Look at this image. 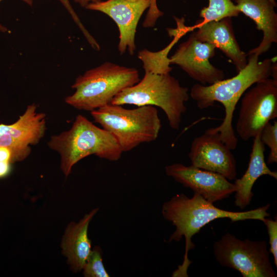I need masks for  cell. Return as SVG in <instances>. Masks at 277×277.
<instances>
[{
  "label": "cell",
  "instance_id": "4",
  "mask_svg": "<svg viewBox=\"0 0 277 277\" xmlns=\"http://www.w3.org/2000/svg\"><path fill=\"white\" fill-rule=\"evenodd\" d=\"M50 148L61 156V168L66 176L73 166L83 158L95 155L110 161H118L123 153L115 137L108 131L78 115L71 128L52 135Z\"/></svg>",
  "mask_w": 277,
  "mask_h": 277
},
{
  "label": "cell",
  "instance_id": "5",
  "mask_svg": "<svg viewBox=\"0 0 277 277\" xmlns=\"http://www.w3.org/2000/svg\"><path fill=\"white\" fill-rule=\"evenodd\" d=\"M140 80L136 69L105 62L78 76L71 86L75 92L65 101L77 109L91 111L110 104L118 93Z\"/></svg>",
  "mask_w": 277,
  "mask_h": 277
},
{
  "label": "cell",
  "instance_id": "19",
  "mask_svg": "<svg viewBox=\"0 0 277 277\" xmlns=\"http://www.w3.org/2000/svg\"><path fill=\"white\" fill-rule=\"evenodd\" d=\"M85 277H109L103 262L102 251L99 246L91 249L82 269Z\"/></svg>",
  "mask_w": 277,
  "mask_h": 277
},
{
  "label": "cell",
  "instance_id": "25",
  "mask_svg": "<svg viewBox=\"0 0 277 277\" xmlns=\"http://www.w3.org/2000/svg\"><path fill=\"white\" fill-rule=\"evenodd\" d=\"M75 3L78 4L81 7L86 8L88 4L101 1V0H73Z\"/></svg>",
  "mask_w": 277,
  "mask_h": 277
},
{
  "label": "cell",
  "instance_id": "10",
  "mask_svg": "<svg viewBox=\"0 0 277 277\" xmlns=\"http://www.w3.org/2000/svg\"><path fill=\"white\" fill-rule=\"evenodd\" d=\"M36 109L34 104L30 105L14 123L0 124V147L11 150L14 162L25 159L31 152L30 145L38 143L44 135L46 115Z\"/></svg>",
  "mask_w": 277,
  "mask_h": 277
},
{
  "label": "cell",
  "instance_id": "17",
  "mask_svg": "<svg viewBox=\"0 0 277 277\" xmlns=\"http://www.w3.org/2000/svg\"><path fill=\"white\" fill-rule=\"evenodd\" d=\"M253 138L248 168L243 176L234 183L236 187L234 203L241 209L250 204L253 196L252 187L260 176L268 175L277 179V172L271 171L265 162V145L260 140V133Z\"/></svg>",
  "mask_w": 277,
  "mask_h": 277
},
{
  "label": "cell",
  "instance_id": "11",
  "mask_svg": "<svg viewBox=\"0 0 277 277\" xmlns=\"http://www.w3.org/2000/svg\"><path fill=\"white\" fill-rule=\"evenodd\" d=\"M215 47L201 42L190 35L169 57L170 64L179 66L193 80L204 85H212L225 78L223 70L209 61L215 55Z\"/></svg>",
  "mask_w": 277,
  "mask_h": 277
},
{
  "label": "cell",
  "instance_id": "23",
  "mask_svg": "<svg viewBox=\"0 0 277 277\" xmlns=\"http://www.w3.org/2000/svg\"><path fill=\"white\" fill-rule=\"evenodd\" d=\"M0 162L10 164L14 162L12 152L10 149L5 147H0Z\"/></svg>",
  "mask_w": 277,
  "mask_h": 277
},
{
  "label": "cell",
  "instance_id": "24",
  "mask_svg": "<svg viewBox=\"0 0 277 277\" xmlns=\"http://www.w3.org/2000/svg\"><path fill=\"white\" fill-rule=\"evenodd\" d=\"M10 163L0 162V178L7 176L10 172Z\"/></svg>",
  "mask_w": 277,
  "mask_h": 277
},
{
  "label": "cell",
  "instance_id": "3",
  "mask_svg": "<svg viewBox=\"0 0 277 277\" xmlns=\"http://www.w3.org/2000/svg\"><path fill=\"white\" fill-rule=\"evenodd\" d=\"M247 64L237 75L223 80L212 85L196 84L190 90V96L200 109L212 106L215 102L221 103L225 109V117L222 124L207 129L218 132L222 141L231 150L237 146L236 137L232 126L233 113L237 103L242 95L256 83L271 77L276 57L259 61V56L254 53L247 54Z\"/></svg>",
  "mask_w": 277,
  "mask_h": 277
},
{
  "label": "cell",
  "instance_id": "16",
  "mask_svg": "<svg viewBox=\"0 0 277 277\" xmlns=\"http://www.w3.org/2000/svg\"><path fill=\"white\" fill-rule=\"evenodd\" d=\"M98 211L97 208L93 209L77 223L71 222L65 230L61 247L63 253L74 272L82 271L91 252V242L88 235V229Z\"/></svg>",
  "mask_w": 277,
  "mask_h": 277
},
{
  "label": "cell",
  "instance_id": "15",
  "mask_svg": "<svg viewBox=\"0 0 277 277\" xmlns=\"http://www.w3.org/2000/svg\"><path fill=\"white\" fill-rule=\"evenodd\" d=\"M240 12L253 19L263 36L259 45L248 52L258 56L277 43V14L275 6L268 0H234Z\"/></svg>",
  "mask_w": 277,
  "mask_h": 277
},
{
  "label": "cell",
  "instance_id": "8",
  "mask_svg": "<svg viewBox=\"0 0 277 277\" xmlns=\"http://www.w3.org/2000/svg\"><path fill=\"white\" fill-rule=\"evenodd\" d=\"M244 94L236 130L242 140L247 141L277 117V81L268 78L257 82Z\"/></svg>",
  "mask_w": 277,
  "mask_h": 277
},
{
  "label": "cell",
  "instance_id": "21",
  "mask_svg": "<svg viewBox=\"0 0 277 277\" xmlns=\"http://www.w3.org/2000/svg\"><path fill=\"white\" fill-rule=\"evenodd\" d=\"M263 222L266 225L269 235V243L270 244L269 252L273 256V263L277 267V220L270 218H265Z\"/></svg>",
  "mask_w": 277,
  "mask_h": 277
},
{
  "label": "cell",
  "instance_id": "9",
  "mask_svg": "<svg viewBox=\"0 0 277 277\" xmlns=\"http://www.w3.org/2000/svg\"><path fill=\"white\" fill-rule=\"evenodd\" d=\"M150 7L147 15L153 19L163 15L156 7V0H107L90 3L86 9L103 12L116 24L119 32L118 50L122 54L128 49L133 55L136 49L135 36L139 20Z\"/></svg>",
  "mask_w": 277,
  "mask_h": 277
},
{
  "label": "cell",
  "instance_id": "20",
  "mask_svg": "<svg viewBox=\"0 0 277 277\" xmlns=\"http://www.w3.org/2000/svg\"><path fill=\"white\" fill-rule=\"evenodd\" d=\"M260 140L270 149L267 163L271 164L277 162V122L268 123L260 132Z\"/></svg>",
  "mask_w": 277,
  "mask_h": 277
},
{
  "label": "cell",
  "instance_id": "2",
  "mask_svg": "<svg viewBox=\"0 0 277 277\" xmlns=\"http://www.w3.org/2000/svg\"><path fill=\"white\" fill-rule=\"evenodd\" d=\"M269 206L268 204L248 211H228L216 207L213 203L196 193H194L191 197L183 193L178 194L165 202L162 205V214L164 219L175 227L168 242H179L183 236L185 240L183 263L173 272L172 276H188L187 270L191 261L188 258V253L195 247L191 239L204 226L220 218L229 219L232 222L246 220H258L263 222L265 218L270 215L267 212Z\"/></svg>",
  "mask_w": 277,
  "mask_h": 277
},
{
  "label": "cell",
  "instance_id": "22",
  "mask_svg": "<svg viewBox=\"0 0 277 277\" xmlns=\"http://www.w3.org/2000/svg\"><path fill=\"white\" fill-rule=\"evenodd\" d=\"M63 5V6L66 8L67 11L70 14L72 18L73 19L74 22L77 25L78 28L80 29L84 35L86 37L88 43L92 46H94L96 44V40L94 37L91 35V34L88 32V31L85 28L84 26L82 23L79 17H78L77 14L74 11L73 8H72L69 0H58Z\"/></svg>",
  "mask_w": 277,
  "mask_h": 277
},
{
  "label": "cell",
  "instance_id": "6",
  "mask_svg": "<svg viewBox=\"0 0 277 277\" xmlns=\"http://www.w3.org/2000/svg\"><path fill=\"white\" fill-rule=\"evenodd\" d=\"M90 113L96 123L115 137L123 152L155 141L161 128L158 111L153 106L126 109L109 104Z\"/></svg>",
  "mask_w": 277,
  "mask_h": 277
},
{
  "label": "cell",
  "instance_id": "27",
  "mask_svg": "<svg viewBox=\"0 0 277 277\" xmlns=\"http://www.w3.org/2000/svg\"><path fill=\"white\" fill-rule=\"evenodd\" d=\"M270 3H271L275 7H276V4L275 2V0H268Z\"/></svg>",
  "mask_w": 277,
  "mask_h": 277
},
{
  "label": "cell",
  "instance_id": "1",
  "mask_svg": "<svg viewBox=\"0 0 277 277\" xmlns=\"http://www.w3.org/2000/svg\"><path fill=\"white\" fill-rule=\"evenodd\" d=\"M173 37L169 45L160 51L144 49L138 52V57L145 70L143 78L118 93L110 104L159 107L164 111L170 127L178 130L182 115L186 111L185 103L189 95L188 89L181 86L178 80L170 74L172 68L168 54L180 38L178 35Z\"/></svg>",
  "mask_w": 277,
  "mask_h": 277
},
{
  "label": "cell",
  "instance_id": "18",
  "mask_svg": "<svg viewBox=\"0 0 277 277\" xmlns=\"http://www.w3.org/2000/svg\"><path fill=\"white\" fill-rule=\"evenodd\" d=\"M240 11L231 0H209V5L200 11L203 23L219 21L224 18L237 16Z\"/></svg>",
  "mask_w": 277,
  "mask_h": 277
},
{
  "label": "cell",
  "instance_id": "13",
  "mask_svg": "<svg viewBox=\"0 0 277 277\" xmlns=\"http://www.w3.org/2000/svg\"><path fill=\"white\" fill-rule=\"evenodd\" d=\"M165 173L212 203L228 197L236 190L235 185L223 175L192 165L171 164L165 167Z\"/></svg>",
  "mask_w": 277,
  "mask_h": 277
},
{
  "label": "cell",
  "instance_id": "26",
  "mask_svg": "<svg viewBox=\"0 0 277 277\" xmlns=\"http://www.w3.org/2000/svg\"><path fill=\"white\" fill-rule=\"evenodd\" d=\"M2 0H0V2ZM23 1L24 2L26 3L28 5H29L30 6H32L33 5V0H21ZM0 31L2 32H7V29L3 26L0 23Z\"/></svg>",
  "mask_w": 277,
  "mask_h": 277
},
{
  "label": "cell",
  "instance_id": "12",
  "mask_svg": "<svg viewBox=\"0 0 277 277\" xmlns=\"http://www.w3.org/2000/svg\"><path fill=\"white\" fill-rule=\"evenodd\" d=\"M188 155L195 167L219 173L228 180H233L236 175L234 156L218 132L206 130L203 134L194 138Z\"/></svg>",
  "mask_w": 277,
  "mask_h": 277
},
{
  "label": "cell",
  "instance_id": "7",
  "mask_svg": "<svg viewBox=\"0 0 277 277\" xmlns=\"http://www.w3.org/2000/svg\"><path fill=\"white\" fill-rule=\"evenodd\" d=\"M213 254L220 264L233 268L243 277H276L264 241L241 240L227 233L214 242Z\"/></svg>",
  "mask_w": 277,
  "mask_h": 277
},
{
  "label": "cell",
  "instance_id": "14",
  "mask_svg": "<svg viewBox=\"0 0 277 277\" xmlns=\"http://www.w3.org/2000/svg\"><path fill=\"white\" fill-rule=\"evenodd\" d=\"M193 28L197 30L191 35L220 49L232 61L238 72L246 66L247 54L241 49L236 40L230 17L219 21H201Z\"/></svg>",
  "mask_w": 277,
  "mask_h": 277
}]
</instances>
